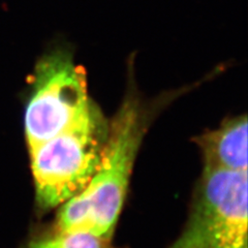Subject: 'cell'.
Segmentation results:
<instances>
[{"label": "cell", "instance_id": "6da1fadb", "mask_svg": "<svg viewBox=\"0 0 248 248\" xmlns=\"http://www.w3.org/2000/svg\"><path fill=\"white\" fill-rule=\"evenodd\" d=\"M144 102L129 91L108 122V130L99 167L80 195L60 206L57 231H85L112 238L125 202L128 185L143 139L160 107Z\"/></svg>", "mask_w": 248, "mask_h": 248}, {"label": "cell", "instance_id": "7a4b0ae2", "mask_svg": "<svg viewBox=\"0 0 248 248\" xmlns=\"http://www.w3.org/2000/svg\"><path fill=\"white\" fill-rule=\"evenodd\" d=\"M108 130L93 103L74 125L29 149L38 207H60L85 190L98 170Z\"/></svg>", "mask_w": 248, "mask_h": 248}, {"label": "cell", "instance_id": "3957f363", "mask_svg": "<svg viewBox=\"0 0 248 248\" xmlns=\"http://www.w3.org/2000/svg\"><path fill=\"white\" fill-rule=\"evenodd\" d=\"M168 248H247V172L204 169L188 220Z\"/></svg>", "mask_w": 248, "mask_h": 248}, {"label": "cell", "instance_id": "277c9868", "mask_svg": "<svg viewBox=\"0 0 248 248\" xmlns=\"http://www.w3.org/2000/svg\"><path fill=\"white\" fill-rule=\"evenodd\" d=\"M93 102L83 67L73 55L57 49L38 62L26 106L25 133L29 149L57 136L79 121Z\"/></svg>", "mask_w": 248, "mask_h": 248}, {"label": "cell", "instance_id": "5b68a950", "mask_svg": "<svg viewBox=\"0 0 248 248\" xmlns=\"http://www.w3.org/2000/svg\"><path fill=\"white\" fill-rule=\"evenodd\" d=\"M195 142L203 155L204 169L247 172V117H230Z\"/></svg>", "mask_w": 248, "mask_h": 248}, {"label": "cell", "instance_id": "8992f818", "mask_svg": "<svg viewBox=\"0 0 248 248\" xmlns=\"http://www.w3.org/2000/svg\"><path fill=\"white\" fill-rule=\"evenodd\" d=\"M27 248H115L112 238L85 231H57L33 240Z\"/></svg>", "mask_w": 248, "mask_h": 248}]
</instances>
